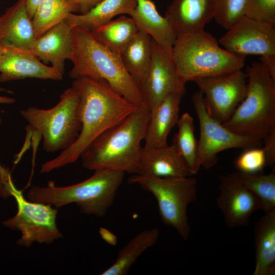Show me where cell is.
<instances>
[{
	"label": "cell",
	"mask_w": 275,
	"mask_h": 275,
	"mask_svg": "<svg viewBox=\"0 0 275 275\" xmlns=\"http://www.w3.org/2000/svg\"><path fill=\"white\" fill-rule=\"evenodd\" d=\"M72 87L79 99L80 131L70 147L41 165L42 173L75 162L97 137L121 122L138 107L102 79L79 77L74 79Z\"/></svg>",
	"instance_id": "6da1fadb"
},
{
	"label": "cell",
	"mask_w": 275,
	"mask_h": 275,
	"mask_svg": "<svg viewBox=\"0 0 275 275\" xmlns=\"http://www.w3.org/2000/svg\"><path fill=\"white\" fill-rule=\"evenodd\" d=\"M149 116L147 106H138L121 122L99 135L81 154L83 167L94 171L135 174Z\"/></svg>",
	"instance_id": "7a4b0ae2"
},
{
	"label": "cell",
	"mask_w": 275,
	"mask_h": 275,
	"mask_svg": "<svg viewBox=\"0 0 275 275\" xmlns=\"http://www.w3.org/2000/svg\"><path fill=\"white\" fill-rule=\"evenodd\" d=\"M73 32V49L69 60L73 65L70 77L75 79L88 76L103 79L135 106L146 105L138 85L125 67L120 54L100 44L89 31L74 27Z\"/></svg>",
	"instance_id": "3957f363"
},
{
	"label": "cell",
	"mask_w": 275,
	"mask_h": 275,
	"mask_svg": "<svg viewBox=\"0 0 275 275\" xmlns=\"http://www.w3.org/2000/svg\"><path fill=\"white\" fill-rule=\"evenodd\" d=\"M124 174L115 170H97L86 180L67 186H58L50 181L46 186H32L28 199L57 209L75 203L81 213L102 217L113 204Z\"/></svg>",
	"instance_id": "277c9868"
},
{
	"label": "cell",
	"mask_w": 275,
	"mask_h": 275,
	"mask_svg": "<svg viewBox=\"0 0 275 275\" xmlns=\"http://www.w3.org/2000/svg\"><path fill=\"white\" fill-rule=\"evenodd\" d=\"M172 56L177 72L185 83L241 70L245 60V56L221 47L205 30L178 36Z\"/></svg>",
	"instance_id": "5b68a950"
},
{
	"label": "cell",
	"mask_w": 275,
	"mask_h": 275,
	"mask_svg": "<svg viewBox=\"0 0 275 275\" xmlns=\"http://www.w3.org/2000/svg\"><path fill=\"white\" fill-rule=\"evenodd\" d=\"M245 72L246 95L222 124L237 134L262 141L275 128V81L261 61L252 63Z\"/></svg>",
	"instance_id": "8992f818"
},
{
	"label": "cell",
	"mask_w": 275,
	"mask_h": 275,
	"mask_svg": "<svg viewBox=\"0 0 275 275\" xmlns=\"http://www.w3.org/2000/svg\"><path fill=\"white\" fill-rule=\"evenodd\" d=\"M20 114L29 127L42 137L43 148L48 152L66 150L80 131L79 99L72 87L60 95L59 101L53 107L30 106L21 109Z\"/></svg>",
	"instance_id": "52a82bcc"
},
{
	"label": "cell",
	"mask_w": 275,
	"mask_h": 275,
	"mask_svg": "<svg viewBox=\"0 0 275 275\" xmlns=\"http://www.w3.org/2000/svg\"><path fill=\"white\" fill-rule=\"evenodd\" d=\"M151 193L155 198L163 223L175 229L185 240L190 228L187 209L197 198V179L193 177H157L134 175L128 179Z\"/></svg>",
	"instance_id": "ba28073f"
},
{
	"label": "cell",
	"mask_w": 275,
	"mask_h": 275,
	"mask_svg": "<svg viewBox=\"0 0 275 275\" xmlns=\"http://www.w3.org/2000/svg\"><path fill=\"white\" fill-rule=\"evenodd\" d=\"M1 181L8 195L15 199L17 206L16 214L3 221V224L20 232L18 245L29 247L34 242L50 244L63 237L57 224V208L49 204L26 200L22 191L15 187L9 176Z\"/></svg>",
	"instance_id": "9c48e42d"
},
{
	"label": "cell",
	"mask_w": 275,
	"mask_h": 275,
	"mask_svg": "<svg viewBox=\"0 0 275 275\" xmlns=\"http://www.w3.org/2000/svg\"><path fill=\"white\" fill-rule=\"evenodd\" d=\"M218 42L235 54L260 56L275 81V24L245 16L228 29Z\"/></svg>",
	"instance_id": "30bf717a"
},
{
	"label": "cell",
	"mask_w": 275,
	"mask_h": 275,
	"mask_svg": "<svg viewBox=\"0 0 275 275\" xmlns=\"http://www.w3.org/2000/svg\"><path fill=\"white\" fill-rule=\"evenodd\" d=\"M191 100L199 123V157L201 166L205 169L216 163L221 151L231 148L244 151L262 145V141L237 134L212 118L205 109L200 91L193 95Z\"/></svg>",
	"instance_id": "8fae6325"
},
{
	"label": "cell",
	"mask_w": 275,
	"mask_h": 275,
	"mask_svg": "<svg viewBox=\"0 0 275 275\" xmlns=\"http://www.w3.org/2000/svg\"><path fill=\"white\" fill-rule=\"evenodd\" d=\"M194 81L203 94L207 113L221 124L230 119L246 93L247 75L242 69Z\"/></svg>",
	"instance_id": "7c38bea8"
},
{
	"label": "cell",
	"mask_w": 275,
	"mask_h": 275,
	"mask_svg": "<svg viewBox=\"0 0 275 275\" xmlns=\"http://www.w3.org/2000/svg\"><path fill=\"white\" fill-rule=\"evenodd\" d=\"M172 52L152 41L150 65L140 87L144 101L149 109L171 93L184 94L185 92L186 83L177 72Z\"/></svg>",
	"instance_id": "4fadbf2b"
},
{
	"label": "cell",
	"mask_w": 275,
	"mask_h": 275,
	"mask_svg": "<svg viewBox=\"0 0 275 275\" xmlns=\"http://www.w3.org/2000/svg\"><path fill=\"white\" fill-rule=\"evenodd\" d=\"M216 204L226 226L230 228L247 226L252 214L260 209L259 202L241 182L238 172L219 177Z\"/></svg>",
	"instance_id": "5bb4252c"
},
{
	"label": "cell",
	"mask_w": 275,
	"mask_h": 275,
	"mask_svg": "<svg viewBox=\"0 0 275 275\" xmlns=\"http://www.w3.org/2000/svg\"><path fill=\"white\" fill-rule=\"evenodd\" d=\"M34 78L61 80L63 75L47 66L30 49L0 45V82Z\"/></svg>",
	"instance_id": "9a60e30c"
},
{
	"label": "cell",
	"mask_w": 275,
	"mask_h": 275,
	"mask_svg": "<svg viewBox=\"0 0 275 275\" xmlns=\"http://www.w3.org/2000/svg\"><path fill=\"white\" fill-rule=\"evenodd\" d=\"M73 28L64 19L37 39L32 52L44 64L64 75L65 62L69 60L73 49Z\"/></svg>",
	"instance_id": "2e32d148"
},
{
	"label": "cell",
	"mask_w": 275,
	"mask_h": 275,
	"mask_svg": "<svg viewBox=\"0 0 275 275\" xmlns=\"http://www.w3.org/2000/svg\"><path fill=\"white\" fill-rule=\"evenodd\" d=\"M215 13V0H172L164 16L177 37L204 30Z\"/></svg>",
	"instance_id": "e0dca14e"
},
{
	"label": "cell",
	"mask_w": 275,
	"mask_h": 275,
	"mask_svg": "<svg viewBox=\"0 0 275 275\" xmlns=\"http://www.w3.org/2000/svg\"><path fill=\"white\" fill-rule=\"evenodd\" d=\"M135 174L157 177L193 176L185 161L172 146L142 147Z\"/></svg>",
	"instance_id": "ac0fdd59"
},
{
	"label": "cell",
	"mask_w": 275,
	"mask_h": 275,
	"mask_svg": "<svg viewBox=\"0 0 275 275\" xmlns=\"http://www.w3.org/2000/svg\"><path fill=\"white\" fill-rule=\"evenodd\" d=\"M183 95L179 92L171 93L150 109L144 146L159 147L168 145V135L179 118L180 104Z\"/></svg>",
	"instance_id": "d6986e66"
},
{
	"label": "cell",
	"mask_w": 275,
	"mask_h": 275,
	"mask_svg": "<svg viewBox=\"0 0 275 275\" xmlns=\"http://www.w3.org/2000/svg\"><path fill=\"white\" fill-rule=\"evenodd\" d=\"M36 40L25 0H18L1 16L0 45L8 44L31 50Z\"/></svg>",
	"instance_id": "ffe728a7"
},
{
	"label": "cell",
	"mask_w": 275,
	"mask_h": 275,
	"mask_svg": "<svg viewBox=\"0 0 275 275\" xmlns=\"http://www.w3.org/2000/svg\"><path fill=\"white\" fill-rule=\"evenodd\" d=\"M139 30L148 34L166 49L172 51L177 36L168 20L162 16L151 0H136L129 14Z\"/></svg>",
	"instance_id": "44dd1931"
},
{
	"label": "cell",
	"mask_w": 275,
	"mask_h": 275,
	"mask_svg": "<svg viewBox=\"0 0 275 275\" xmlns=\"http://www.w3.org/2000/svg\"><path fill=\"white\" fill-rule=\"evenodd\" d=\"M253 275L275 274V209L265 212L255 227Z\"/></svg>",
	"instance_id": "7402d4cb"
},
{
	"label": "cell",
	"mask_w": 275,
	"mask_h": 275,
	"mask_svg": "<svg viewBox=\"0 0 275 275\" xmlns=\"http://www.w3.org/2000/svg\"><path fill=\"white\" fill-rule=\"evenodd\" d=\"M136 0H102L85 14L70 13L65 20L72 27L91 31L119 15H129Z\"/></svg>",
	"instance_id": "603a6c76"
},
{
	"label": "cell",
	"mask_w": 275,
	"mask_h": 275,
	"mask_svg": "<svg viewBox=\"0 0 275 275\" xmlns=\"http://www.w3.org/2000/svg\"><path fill=\"white\" fill-rule=\"evenodd\" d=\"M152 41L148 34L139 31L120 54L125 67L139 88L150 65Z\"/></svg>",
	"instance_id": "cb8c5ba5"
},
{
	"label": "cell",
	"mask_w": 275,
	"mask_h": 275,
	"mask_svg": "<svg viewBox=\"0 0 275 275\" xmlns=\"http://www.w3.org/2000/svg\"><path fill=\"white\" fill-rule=\"evenodd\" d=\"M160 232L157 228L147 229L139 232L118 252L115 262L101 275L127 274L138 258L157 242Z\"/></svg>",
	"instance_id": "d4e9b609"
},
{
	"label": "cell",
	"mask_w": 275,
	"mask_h": 275,
	"mask_svg": "<svg viewBox=\"0 0 275 275\" xmlns=\"http://www.w3.org/2000/svg\"><path fill=\"white\" fill-rule=\"evenodd\" d=\"M139 31L131 17L122 15L90 32L100 44L120 54Z\"/></svg>",
	"instance_id": "484cf974"
},
{
	"label": "cell",
	"mask_w": 275,
	"mask_h": 275,
	"mask_svg": "<svg viewBox=\"0 0 275 275\" xmlns=\"http://www.w3.org/2000/svg\"><path fill=\"white\" fill-rule=\"evenodd\" d=\"M176 125L178 131L173 136L171 145L182 156L192 175H196L201 166L193 118L188 113H185L179 117Z\"/></svg>",
	"instance_id": "4316f807"
},
{
	"label": "cell",
	"mask_w": 275,
	"mask_h": 275,
	"mask_svg": "<svg viewBox=\"0 0 275 275\" xmlns=\"http://www.w3.org/2000/svg\"><path fill=\"white\" fill-rule=\"evenodd\" d=\"M71 13L74 9L66 0H40L32 19L36 39Z\"/></svg>",
	"instance_id": "83f0119b"
},
{
	"label": "cell",
	"mask_w": 275,
	"mask_h": 275,
	"mask_svg": "<svg viewBox=\"0 0 275 275\" xmlns=\"http://www.w3.org/2000/svg\"><path fill=\"white\" fill-rule=\"evenodd\" d=\"M242 184L256 197L260 209L264 212L275 209V169L267 174L263 172L245 173L237 172Z\"/></svg>",
	"instance_id": "f1b7e54d"
},
{
	"label": "cell",
	"mask_w": 275,
	"mask_h": 275,
	"mask_svg": "<svg viewBox=\"0 0 275 275\" xmlns=\"http://www.w3.org/2000/svg\"><path fill=\"white\" fill-rule=\"evenodd\" d=\"M250 0H215L214 19L228 29L246 16Z\"/></svg>",
	"instance_id": "f546056e"
},
{
	"label": "cell",
	"mask_w": 275,
	"mask_h": 275,
	"mask_svg": "<svg viewBox=\"0 0 275 275\" xmlns=\"http://www.w3.org/2000/svg\"><path fill=\"white\" fill-rule=\"evenodd\" d=\"M235 165L240 172H263L266 166V157L263 148L255 147L244 150L236 160Z\"/></svg>",
	"instance_id": "4dcf8cb0"
},
{
	"label": "cell",
	"mask_w": 275,
	"mask_h": 275,
	"mask_svg": "<svg viewBox=\"0 0 275 275\" xmlns=\"http://www.w3.org/2000/svg\"><path fill=\"white\" fill-rule=\"evenodd\" d=\"M246 16L275 24V0H250Z\"/></svg>",
	"instance_id": "1f68e13d"
},
{
	"label": "cell",
	"mask_w": 275,
	"mask_h": 275,
	"mask_svg": "<svg viewBox=\"0 0 275 275\" xmlns=\"http://www.w3.org/2000/svg\"><path fill=\"white\" fill-rule=\"evenodd\" d=\"M263 140L264 145L262 148L266 157V166L273 168L275 163V128Z\"/></svg>",
	"instance_id": "d6a6232c"
},
{
	"label": "cell",
	"mask_w": 275,
	"mask_h": 275,
	"mask_svg": "<svg viewBox=\"0 0 275 275\" xmlns=\"http://www.w3.org/2000/svg\"><path fill=\"white\" fill-rule=\"evenodd\" d=\"M74 9V13L85 14L102 0H66Z\"/></svg>",
	"instance_id": "836d02e7"
},
{
	"label": "cell",
	"mask_w": 275,
	"mask_h": 275,
	"mask_svg": "<svg viewBox=\"0 0 275 275\" xmlns=\"http://www.w3.org/2000/svg\"><path fill=\"white\" fill-rule=\"evenodd\" d=\"M99 233L102 239L108 244L113 246L117 244L118 242L117 236L106 228H100Z\"/></svg>",
	"instance_id": "e575fe53"
},
{
	"label": "cell",
	"mask_w": 275,
	"mask_h": 275,
	"mask_svg": "<svg viewBox=\"0 0 275 275\" xmlns=\"http://www.w3.org/2000/svg\"><path fill=\"white\" fill-rule=\"evenodd\" d=\"M40 0H25V7L30 17L32 19Z\"/></svg>",
	"instance_id": "d590c367"
},
{
	"label": "cell",
	"mask_w": 275,
	"mask_h": 275,
	"mask_svg": "<svg viewBox=\"0 0 275 275\" xmlns=\"http://www.w3.org/2000/svg\"><path fill=\"white\" fill-rule=\"evenodd\" d=\"M15 102V99L11 97L7 96H0V103L2 104H11ZM1 120H0V124Z\"/></svg>",
	"instance_id": "8d00e7d4"
},
{
	"label": "cell",
	"mask_w": 275,
	"mask_h": 275,
	"mask_svg": "<svg viewBox=\"0 0 275 275\" xmlns=\"http://www.w3.org/2000/svg\"><path fill=\"white\" fill-rule=\"evenodd\" d=\"M8 92V93H12L11 91L7 90V89H6L5 88H3L0 87V92Z\"/></svg>",
	"instance_id": "74e56055"
},
{
	"label": "cell",
	"mask_w": 275,
	"mask_h": 275,
	"mask_svg": "<svg viewBox=\"0 0 275 275\" xmlns=\"http://www.w3.org/2000/svg\"><path fill=\"white\" fill-rule=\"evenodd\" d=\"M1 16L0 15V31H1Z\"/></svg>",
	"instance_id": "f35d334b"
},
{
	"label": "cell",
	"mask_w": 275,
	"mask_h": 275,
	"mask_svg": "<svg viewBox=\"0 0 275 275\" xmlns=\"http://www.w3.org/2000/svg\"></svg>",
	"instance_id": "ab89813d"
}]
</instances>
